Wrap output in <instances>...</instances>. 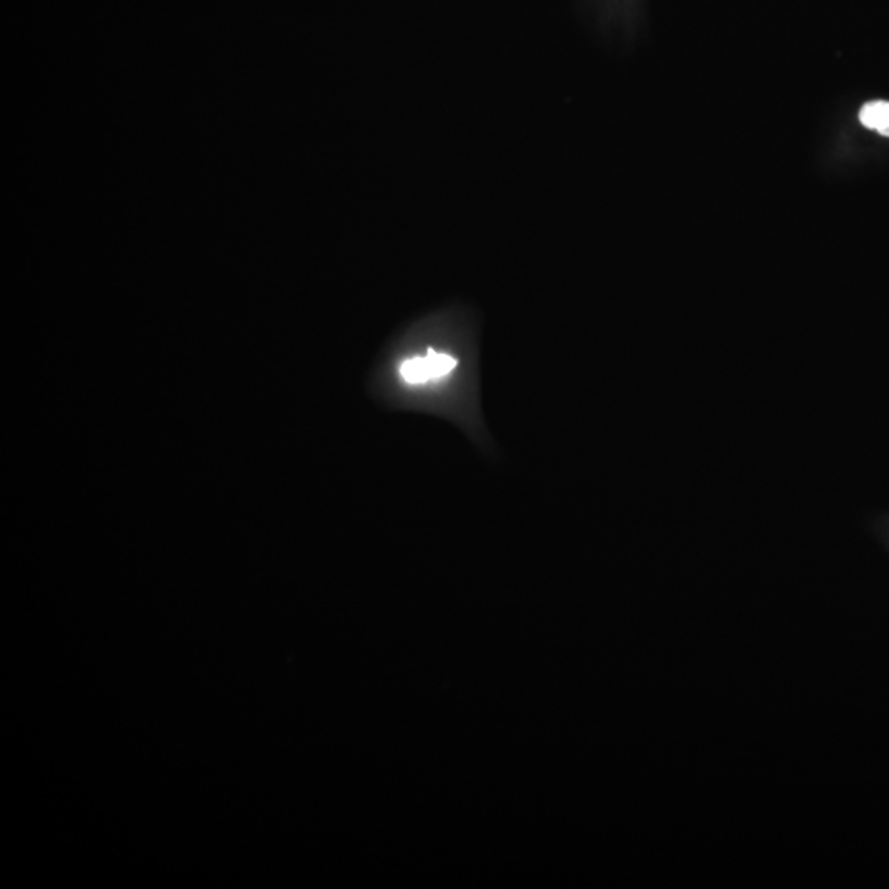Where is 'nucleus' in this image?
<instances>
[{"mask_svg":"<svg viewBox=\"0 0 889 889\" xmlns=\"http://www.w3.org/2000/svg\"><path fill=\"white\" fill-rule=\"evenodd\" d=\"M860 122L866 129H873L878 134L889 137V103L888 101H871L860 111Z\"/></svg>","mask_w":889,"mask_h":889,"instance_id":"obj_1","label":"nucleus"},{"mask_svg":"<svg viewBox=\"0 0 889 889\" xmlns=\"http://www.w3.org/2000/svg\"><path fill=\"white\" fill-rule=\"evenodd\" d=\"M402 378L410 384H420V382L430 381L429 364L425 358H414L405 361L401 368Z\"/></svg>","mask_w":889,"mask_h":889,"instance_id":"obj_2","label":"nucleus"},{"mask_svg":"<svg viewBox=\"0 0 889 889\" xmlns=\"http://www.w3.org/2000/svg\"><path fill=\"white\" fill-rule=\"evenodd\" d=\"M425 359H427V364H429L432 379L447 376V374L452 373L455 366H457V361H455L452 356H448V354H438L435 353V351H430L429 356H425Z\"/></svg>","mask_w":889,"mask_h":889,"instance_id":"obj_3","label":"nucleus"}]
</instances>
